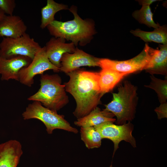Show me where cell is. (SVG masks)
Masks as SVG:
<instances>
[{
  "label": "cell",
  "instance_id": "cell-1",
  "mask_svg": "<svg viewBox=\"0 0 167 167\" xmlns=\"http://www.w3.org/2000/svg\"><path fill=\"white\" fill-rule=\"evenodd\" d=\"M67 74L70 79L64 84L66 91L72 96L76 104L73 114L77 119L82 118L101 103L99 73L78 69Z\"/></svg>",
  "mask_w": 167,
  "mask_h": 167
},
{
  "label": "cell",
  "instance_id": "cell-2",
  "mask_svg": "<svg viewBox=\"0 0 167 167\" xmlns=\"http://www.w3.org/2000/svg\"><path fill=\"white\" fill-rule=\"evenodd\" d=\"M68 10L74 16L73 19L66 22L54 20L46 28L55 37L71 41L75 46L78 44L84 46L91 41L96 33L94 23L91 19L81 18L76 6H72Z\"/></svg>",
  "mask_w": 167,
  "mask_h": 167
},
{
  "label": "cell",
  "instance_id": "cell-3",
  "mask_svg": "<svg viewBox=\"0 0 167 167\" xmlns=\"http://www.w3.org/2000/svg\"><path fill=\"white\" fill-rule=\"evenodd\" d=\"M40 81L39 89L28 98V100L38 101L44 107L57 112L68 103L65 86L62 84L58 75L43 74Z\"/></svg>",
  "mask_w": 167,
  "mask_h": 167
},
{
  "label": "cell",
  "instance_id": "cell-4",
  "mask_svg": "<svg viewBox=\"0 0 167 167\" xmlns=\"http://www.w3.org/2000/svg\"><path fill=\"white\" fill-rule=\"evenodd\" d=\"M118 89L117 93H113L112 101L105 105L104 109L116 116L117 125H122L135 118L138 98L137 87L128 81L125 80Z\"/></svg>",
  "mask_w": 167,
  "mask_h": 167
},
{
  "label": "cell",
  "instance_id": "cell-5",
  "mask_svg": "<svg viewBox=\"0 0 167 167\" xmlns=\"http://www.w3.org/2000/svg\"><path fill=\"white\" fill-rule=\"evenodd\" d=\"M24 119H38L42 122L46 127L49 134H52L54 130L60 129L77 134L78 130L71 126L63 115L59 114L57 111L43 106L37 101H34L28 105L22 114Z\"/></svg>",
  "mask_w": 167,
  "mask_h": 167
},
{
  "label": "cell",
  "instance_id": "cell-6",
  "mask_svg": "<svg viewBox=\"0 0 167 167\" xmlns=\"http://www.w3.org/2000/svg\"><path fill=\"white\" fill-rule=\"evenodd\" d=\"M41 47L26 33L16 38L3 37L0 43V58L10 59L23 56L32 60Z\"/></svg>",
  "mask_w": 167,
  "mask_h": 167
},
{
  "label": "cell",
  "instance_id": "cell-7",
  "mask_svg": "<svg viewBox=\"0 0 167 167\" xmlns=\"http://www.w3.org/2000/svg\"><path fill=\"white\" fill-rule=\"evenodd\" d=\"M94 127L99 133L102 139H109L113 142V157L119 148L118 145L121 141L124 140L130 143L133 147H136L135 139L132 134L134 126L131 122L122 125H117L114 124L113 122H107Z\"/></svg>",
  "mask_w": 167,
  "mask_h": 167
},
{
  "label": "cell",
  "instance_id": "cell-8",
  "mask_svg": "<svg viewBox=\"0 0 167 167\" xmlns=\"http://www.w3.org/2000/svg\"><path fill=\"white\" fill-rule=\"evenodd\" d=\"M49 70L56 72L60 71L49 60L44 46L37 51L29 64L20 70L19 81L23 84L31 87L34 84V78L36 75H43L45 71Z\"/></svg>",
  "mask_w": 167,
  "mask_h": 167
},
{
  "label": "cell",
  "instance_id": "cell-9",
  "mask_svg": "<svg viewBox=\"0 0 167 167\" xmlns=\"http://www.w3.org/2000/svg\"><path fill=\"white\" fill-rule=\"evenodd\" d=\"M146 43L142 52L137 56L130 59L118 61L107 58H101L99 66L127 75L144 70L149 59L148 48Z\"/></svg>",
  "mask_w": 167,
  "mask_h": 167
},
{
  "label": "cell",
  "instance_id": "cell-10",
  "mask_svg": "<svg viewBox=\"0 0 167 167\" xmlns=\"http://www.w3.org/2000/svg\"><path fill=\"white\" fill-rule=\"evenodd\" d=\"M100 59L76 47L73 53L63 54L61 60L60 71L67 74L82 66H99Z\"/></svg>",
  "mask_w": 167,
  "mask_h": 167
},
{
  "label": "cell",
  "instance_id": "cell-11",
  "mask_svg": "<svg viewBox=\"0 0 167 167\" xmlns=\"http://www.w3.org/2000/svg\"><path fill=\"white\" fill-rule=\"evenodd\" d=\"M66 40L60 37L51 38L45 46L47 56L50 62L60 69L61 60L64 54L73 53L76 48L72 42L66 43Z\"/></svg>",
  "mask_w": 167,
  "mask_h": 167
},
{
  "label": "cell",
  "instance_id": "cell-12",
  "mask_svg": "<svg viewBox=\"0 0 167 167\" xmlns=\"http://www.w3.org/2000/svg\"><path fill=\"white\" fill-rule=\"evenodd\" d=\"M32 60L25 56H18L10 59L0 58V74L2 80L11 79L19 81V73L27 67Z\"/></svg>",
  "mask_w": 167,
  "mask_h": 167
},
{
  "label": "cell",
  "instance_id": "cell-13",
  "mask_svg": "<svg viewBox=\"0 0 167 167\" xmlns=\"http://www.w3.org/2000/svg\"><path fill=\"white\" fill-rule=\"evenodd\" d=\"M149 59L145 70L153 75L167 74V45H159L157 49L149 46Z\"/></svg>",
  "mask_w": 167,
  "mask_h": 167
},
{
  "label": "cell",
  "instance_id": "cell-14",
  "mask_svg": "<svg viewBox=\"0 0 167 167\" xmlns=\"http://www.w3.org/2000/svg\"><path fill=\"white\" fill-rule=\"evenodd\" d=\"M23 153L21 144L16 140L0 143V167H17Z\"/></svg>",
  "mask_w": 167,
  "mask_h": 167
},
{
  "label": "cell",
  "instance_id": "cell-15",
  "mask_svg": "<svg viewBox=\"0 0 167 167\" xmlns=\"http://www.w3.org/2000/svg\"><path fill=\"white\" fill-rule=\"evenodd\" d=\"M27 29L19 16L6 15L0 21V37H18L26 33Z\"/></svg>",
  "mask_w": 167,
  "mask_h": 167
},
{
  "label": "cell",
  "instance_id": "cell-16",
  "mask_svg": "<svg viewBox=\"0 0 167 167\" xmlns=\"http://www.w3.org/2000/svg\"><path fill=\"white\" fill-rule=\"evenodd\" d=\"M114 114L104 109L101 111L96 107L87 115L78 118L74 124L79 127H94L102 123L111 122H114L116 119L113 118Z\"/></svg>",
  "mask_w": 167,
  "mask_h": 167
},
{
  "label": "cell",
  "instance_id": "cell-17",
  "mask_svg": "<svg viewBox=\"0 0 167 167\" xmlns=\"http://www.w3.org/2000/svg\"><path fill=\"white\" fill-rule=\"evenodd\" d=\"M99 74V84L102 96L113 90L127 74L106 68H102Z\"/></svg>",
  "mask_w": 167,
  "mask_h": 167
},
{
  "label": "cell",
  "instance_id": "cell-18",
  "mask_svg": "<svg viewBox=\"0 0 167 167\" xmlns=\"http://www.w3.org/2000/svg\"><path fill=\"white\" fill-rule=\"evenodd\" d=\"M130 32L145 42H154L167 45V28L166 25L160 26L152 32H145L137 29L131 30Z\"/></svg>",
  "mask_w": 167,
  "mask_h": 167
},
{
  "label": "cell",
  "instance_id": "cell-19",
  "mask_svg": "<svg viewBox=\"0 0 167 167\" xmlns=\"http://www.w3.org/2000/svg\"><path fill=\"white\" fill-rule=\"evenodd\" d=\"M68 9L66 5L58 3L53 0H47L46 5L41 9L40 28L44 29L54 20L55 15L58 12Z\"/></svg>",
  "mask_w": 167,
  "mask_h": 167
},
{
  "label": "cell",
  "instance_id": "cell-20",
  "mask_svg": "<svg viewBox=\"0 0 167 167\" xmlns=\"http://www.w3.org/2000/svg\"><path fill=\"white\" fill-rule=\"evenodd\" d=\"M80 134L81 139L88 149L97 148L101 146L102 139L94 127H81Z\"/></svg>",
  "mask_w": 167,
  "mask_h": 167
},
{
  "label": "cell",
  "instance_id": "cell-21",
  "mask_svg": "<svg viewBox=\"0 0 167 167\" xmlns=\"http://www.w3.org/2000/svg\"><path fill=\"white\" fill-rule=\"evenodd\" d=\"M139 10L134 11L132 13L133 17L140 23L144 24L149 27L157 28L160 24L156 23L153 19V13L149 5H143Z\"/></svg>",
  "mask_w": 167,
  "mask_h": 167
},
{
  "label": "cell",
  "instance_id": "cell-22",
  "mask_svg": "<svg viewBox=\"0 0 167 167\" xmlns=\"http://www.w3.org/2000/svg\"><path fill=\"white\" fill-rule=\"evenodd\" d=\"M150 77L151 80L149 84L144 86L152 89L155 91L161 104L166 102L167 80L158 79L153 75H151Z\"/></svg>",
  "mask_w": 167,
  "mask_h": 167
},
{
  "label": "cell",
  "instance_id": "cell-23",
  "mask_svg": "<svg viewBox=\"0 0 167 167\" xmlns=\"http://www.w3.org/2000/svg\"><path fill=\"white\" fill-rule=\"evenodd\" d=\"M16 4L14 0H0V9L8 15H12Z\"/></svg>",
  "mask_w": 167,
  "mask_h": 167
},
{
  "label": "cell",
  "instance_id": "cell-24",
  "mask_svg": "<svg viewBox=\"0 0 167 167\" xmlns=\"http://www.w3.org/2000/svg\"><path fill=\"white\" fill-rule=\"evenodd\" d=\"M167 102L161 103L159 107L156 108L155 111L157 114L159 119L167 118Z\"/></svg>",
  "mask_w": 167,
  "mask_h": 167
},
{
  "label": "cell",
  "instance_id": "cell-25",
  "mask_svg": "<svg viewBox=\"0 0 167 167\" xmlns=\"http://www.w3.org/2000/svg\"><path fill=\"white\" fill-rule=\"evenodd\" d=\"M158 0H145L138 1L139 4L143 5H150L152 3Z\"/></svg>",
  "mask_w": 167,
  "mask_h": 167
},
{
  "label": "cell",
  "instance_id": "cell-26",
  "mask_svg": "<svg viewBox=\"0 0 167 167\" xmlns=\"http://www.w3.org/2000/svg\"><path fill=\"white\" fill-rule=\"evenodd\" d=\"M6 15L0 9V21Z\"/></svg>",
  "mask_w": 167,
  "mask_h": 167
}]
</instances>
